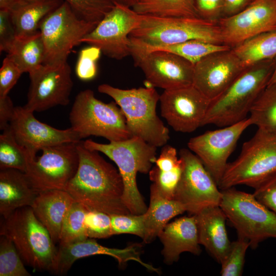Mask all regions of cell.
<instances>
[{
    "mask_svg": "<svg viewBox=\"0 0 276 276\" xmlns=\"http://www.w3.org/2000/svg\"><path fill=\"white\" fill-rule=\"evenodd\" d=\"M87 208L75 201L68 210L62 223L59 246L64 245L88 238L85 226Z\"/></svg>",
    "mask_w": 276,
    "mask_h": 276,
    "instance_id": "obj_35",
    "label": "cell"
},
{
    "mask_svg": "<svg viewBox=\"0 0 276 276\" xmlns=\"http://www.w3.org/2000/svg\"><path fill=\"white\" fill-rule=\"evenodd\" d=\"M22 74L16 64L8 57L4 59L0 69V97L8 95Z\"/></svg>",
    "mask_w": 276,
    "mask_h": 276,
    "instance_id": "obj_43",
    "label": "cell"
},
{
    "mask_svg": "<svg viewBox=\"0 0 276 276\" xmlns=\"http://www.w3.org/2000/svg\"><path fill=\"white\" fill-rule=\"evenodd\" d=\"M110 215L113 235L130 234L137 236L143 239L145 234L144 214Z\"/></svg>",
    "mask_w": 276,
    "mask_h": 276,
    "instance_id": "obj_39",
    "label": "cell"
},
{
    "mask_svg": "<svg viewBox=\"0 0 276 276\" xmlns=\"http://www.w3.org/2000/svg\"><path fill=\"white\" fill-rule=\"evenodd\" d=\"M159 102L161 116L174 130L190 133L202 126L211 101L191 85L164 90Z\"/></svg>",
    "mask_w": 276,
    "mask_h": 276,
    "instance_id": "obj_17",
    "label": "cell"
},
{
    "mask_svg": "<svg viewBox=\"0 0 276 276\" xmlns=\"http://www.w3.org/2000/svg\"><path fill=\"white\" fill-rule=\"evenodd\" d=\"M274 70L272 74V76L271 77V78L269 81L268 84H270L274 82H276V57L274 58Z\"/></svg>",
    "mask_w": 276,
    "mask_h": 276,
    "instance_id": "obj_50",
    "label": "cell"
},
{
    "mask_svg": "<svg viewBox=\"0 0 276 276\" xmlns=\"http://www.w3.org/2000/svg\"><path fill=\"white\" fill-rule=\"evenodd\" d=\"M245 69L232 49L212 53L194 64L193 85L212 101Z\"/></svg>",
    "mask_w": 276,
    "mask_h": 276,
    "instance_id": "obj_20",
    "label": "cell"
},
{
    "mask_svg": "<svg viewBox=\"0 0 276 276\" xmlns=\"http://www.w3.org/2000/svg\"><path fill=\"white\" fill-rule=\"evenodd\" d=\"M80 19L98 24L113 8L111 0H63Z\"/></svg>",
    "mask_w": 276,
    "mask_h": 276,
    "instance_id": "obj_37",
    "label": "cell"
},
{
    "mask_svg": "<svg viewBox=\"0 0 276 276\" xmlns=\"http://www.w3.org/2000/svg\"><path fill=\"white\" fill-rule=\"evenodd\" d=\"M253 193L255 198L276 214V172L259 183Z\"/></svg>",
    "mask_w": 276,
    "mask_h": 276,
    "instance_id": "obj_42",
    "label": "cell"
},
{
    "mask_svg": "<svg viewBox=\"0 0 276 276\" xmlns=\"http://www.w3.org/2000/svg\"><path fill=\"white\" fill-rule=\"evenodd\" d=\"M75 201L66 191L52 190L39 193L31 206L55 244L59 242L63 222Z\"/></svg>",
    "mask_w": 276,
    "mask_h": 276,
    "instance_id": "obj_24",
    "label": "cell"
},
{
    "mask_svg": "<svg viewBox=\"0 0 276 276\" xmlns=\"http://www.w3.org/2000/svg\"><path fill=\"white\" fill-rule=\"evenodd\" d=\"M250 247L249 242L241 237L231 242L228 254L221 264L222 276H240L245 263L246 252Z\"/></svg>",
    "mask_w": 276,
    "mask_h": 276,
    "instance_id": "obj_38",
    "label": "cell"
},
{
    "mask_svg": "<svg viewBox=\"0 0 276 276\" xmlns=\"http://www.w3.org/2000/svg\"><path fill=\"white\" fill-rule=\"evenodd\" d=\"M140 15L160 17H200L195 0H140L132 8Z\"/></svg>",
    "mask_w": 276,
    "mask_h": 276,
    "instance_id": "obj_32",
    "label": "cell"
},
{
    "mask_svg": "<svg viewBox=\"0 0 276 276\" xmlns=\"http://www.w3.org/2000/svg\"><path fill=\"white\" fill-rule=\"evenodd\" d=\"M79 165L65 191L87 209L109 215L131 214L123 201L124 185L118 170L98 151L77 144Z\"/></svg>",
    "mask_w": 276,
    "mask_h": 276,
    "instance_id": "obj_1",
    "label": "cell"
},
{
    "mask_svg": "<svg viewBox=\"0 0 276 276\" xmlns=\"http://www.w3.org/2000/svg\"><path fill=\"white\" fill-rule=\"evenodd\" d=\"M129 38L131 44L143 51L168 52L178 55L193 64L211 54L232 49L224 44H215L199 40H191L172 44L149 46L142 44L134 38Z\"/></svg>",
    "mask_w": 276,
    "mask_h": 276,
    "instance_id": "obj_30",
    "label": "cell"
},
{
    "mask_svg": "<svg viewBox=\"0 0 276 276\" xmlns=\"http://www.w3.org/2000/svg\"><path fill=\"white\" fill-rule=\"evenodd\" d=\"M44 47L40 32L27 37L16 38L7 57L22 73H30L43 64Z\"/></svg>",
    "mask_w": 276,
    "mask_h": 276,
    "instance_id": "obj_29",
    "label": "cell"
},
{
    "mask_svg": "<svg viewBox=\"0 0 276 276\" xmlns=\"http://www.w3.org/2000/svg\"><path fill=\"white\" fill-rule=\"evenodd\" d=\"M158 237L163 244L164 262L168 264L177 262L182 252L195 255L201 253L194 215L183 216L168 223Z\"/></svg>",
    "mask_w": 276,
    "mask_h": 276,
    "instance_id": "obj_23",
    "label": "cell"
},
{
    "mask_svg": "<svg viewBox=\"0 0 276 276\" xmlns=\"http://www.w3.org/2000/svg\"><path fill=\"white\" fill-rule=\"evenodd\" d=\"M69 119L70 127L81 140L95 135L110 142L132 137L125 117L117 104L114 101L102 102L89 89L80 91L76 96Z\"/></svg>",
    "mask_w": 276,
    "mask_h": 276,
    "instance_id": "obj_8",
    "label": "cell"
},
{
    "mask_svg": "<svg viewBox=\"0 0 276 276\" xmlns=\"http://www.w3.org/2000/svg\"><path fill=\"white\" fill-rule=\"evenodd\" d=\"M179 156L183 166L173 199L192 215L206 207L219 205L221 190L201 160L189 149H181Z\"/></svg>",
    "mask_w": 276,
    "mask_h": 276,
    "instance_id": "obj_12",
    "label": "cell"
},
{
    "mask_svg": "<svg viewBox=\"0 0 276 276\" xmlns=\"http://www.w3.org/2000/svg\"><path fill=\"white\" fill-rule=\"evenodd\" d=\"M251 125L248 117L233 125L207 131L189 141V149L201 160L218 186L238 140Z\"/></svg>",
    "mask_w": 276,
    "mask_h": 276,
    "instance_id": "obj_15",
    "label": "cell"
},
{
    "mask_svg": "<svg viewBox=\"0 0 276 276\" xmlns=\"http://www.w3.org/2000/svg\"><path fill=\"white\" fill-rule=\"evenodd\" d=\"M83 143L86 148L104 154L116 163L123 182L124 205L132 214H144L148 208L138 189L136 175L149 173L156 158L157 147L136 136L108 144L91 140Z\"/></svg>",
    "mask_w": 276,
    "mask_h": 276,
    "instance_id": "obj_3",
    "label": "cell"
},
{
    "mask_svg": "<svg viewBox=\"0 0 276 276\" xmlns=\"http://www.w3.org/2000/svg\"><path fill=\"white\" fill-rule=\"evenodd\" d=\"M0 235L13 242L26 264L35 269L52 272L58 249L31 206L19 208L3 218Z\"/></svg>",
    "mask_w": 276,
    "mask_h": 276,
    "instance_id": "obj_5",
    "label": "cell"
},
{
    "mask_svg": "<svg viewBox=\"0 0 276 276\" xmlns=\"http://www.w3.org/2000/svg\"><path fill=\"white\" fill-rule=\"evenodd\" d=\"M85 226L88 238H106L113 235L110 215L101 211L88 209Z\"/></svg>",
    "mask_w": 276,
    "mask_h": 276,
    "instance_id": "obj_40",
    "label": "cell"
},
{
    "mask_svg": "<svg viewBox=\"0 0 276 276\" xmlns=\"http://www.w3.org/2000/svg\"><path fill=\"white\" fill-rule=\"evenodd\" d=\"M252 125L267 130H276V82L268 84L250 110Z\"/></svg>",
    "mask_w": 276,
    "mask_h": 276,
    "instance_id": "obj_34",
    "label": "cell"
},
{
    "mask_svg": "<svg viewBox=\"0 0 276 276\" xmlns=\"http://www.w3.org/2000/svg\"><path fill=\"white\" fill-rule=\"evenodd\" d=\"M25 173L15 169L0 171V214L6 218L17 209L31 206L38 195Z\"/></svg>",
    "mask_w": 276,
    "mask_h": 276,
    "instance_id": "obj_25",
    "label": "cell"
},
{
    "mask_svg": "<svg viewBox=\"0 0 276 276\" xmlns=\"http://www.w3.org/2000/svg\"><path fill=\"white\" fill-rule=\"evenodd\" d=\"M274 67L273 59L246 68L222 94L211 101L202 126L212 124L223 127L247 118L268 85Z\"/></svg>",
    "mask_w": 276,
    "mask_h": 276,
    "instance_id": "obj_2",
    "label": "cell"
},
{
    "mask_svg": "<svg viewBox=\"0 0 276 276\" xmlns=\"http://www.w3.org/2000/svg\"><path fill=\"white\" fill-rule=\"evenodd\" d=\"M34 112L25 106H16L9 128L17 142L24 147L33 157L44 148L66 143H78L79 135L71 127L58 129L42 123Z\"/></svg>",
    "mask_w": 276,
    "mask_h": 276,
    "instance_id": "obj_19",
    "label": "cell"
},
{
    "mask_svg": "<svg viewBox=\"0 0 276 276\" xmlns=\"http://www.w3.org/2000/svg\"><path fill=\"white\" fill-rule=\"evenodd\" d=\"M253 0H224L223 15L230 16L246 8Z\"/></svg>",
    "mask_w": 276,
    "mask_h": 276,
    "instance_id": "obj_47",
    "label": "cell"
},
{
    "mask_svg": "<svg viewBox=\"0 0 276 276\" xmlns=\"http://www.w3.org/2000/svg\"><path fill=\"white\" fill-rule=\"evenodd\" d=\"M97 24L79 18L68 4L63 2L41 21L39 31L44 47L43 64L67 62L72 49Z\"/></svg>",
    "mask_w": 276,
    "mask_h": 276,
    "instance_id": "obj_10",
    "label": "cell"
},
{
    "mask_svg": "<svg viewBox=\"0 0 276 276\" xmlns=\"http://www.w3.org/2000/svg\"><path fill=\"white\" fill-rule=\"evenodd\" d=\"M101 50L90 46L81 51L75 67L77 76L81 80L88 81L95 77L97 73V61Z\"/></svg>",
    "mask_w": 276,
    "mask_h": 276,
    "instance_id": "obj_41",
    "label": "cell"
},
{
    "mask_svg": "<svg viewBox=\"0 0 276 276\" xmlns=\"http://www.w3.org/2000/svg\"><path fill=\"white\" fill-rule=\"evenodd\" d=\"M276 172V130L258 128L244 143L238 157L228 163L218 185L220 190L238 185L254 189Z\"/></svg>",
    "mask_w": 276,
    "mask_h": 276,
    "instance_id": "obj_7",
    "label": "cell"
},
{
    "mask_svg": "<svg viewBox=\"0 0 276 276\" xmlns=\"http://www.w3.org/2000/svg\"><path fill=\"white\" fill-rule=\"evenodd\" d=\"M140 14L131 8L114 3L96 27L81 40L99 48L105 56L122 60L130 52L129 35L137 26Z\"/></svg>",
    "mask_w": 276,
    "mask_h": 276,
    "instance_id": "obj_14",
    "label": "cell"
},
{
    "mask_svg": "<svg viewBox=\"0 0 276 276\" xmlns=\"http://www.w3.org/2000/svg\"><path fill=\"white\" fill-rule=\"evenodd\" d=\"M19 0H0V9L10 10Z\"/></svg>",
    "mask_w": 276,
    "mask_h": 276,
    "instance_id": "obj_48",
    "label": "cell"
},
{
    "mask_svg": "<svg viewBox=\"0 0 276 276\" xmlns=\"http://www.w3.org/2000/svg\"><path fill=\"white\" fill-rule=\"evenodd\" d=\"M220 207L236 229L238 237L251 248L268 238H276V214L254 196L232 187L221 190Z\"/></svg>",
    "mask_w": 276,
    "mask_h": 276,
    "instance_id": "obj_9",
    "label": "cell"
},
{
    "mask_svg": "<svg viewBox=\"0 0 276 276\" xmlns=\"http://www.w3.org/2000/svg\"><path fill=\"white\" fill-rule=\"evenodd\" d=\"M35 157L19 145L9 126L0 135V169H15L25 173L29 163Z\"/></svg>",
    "mask_w": 276,
    "mask_h": 276,
    "instance_id": "obj_33",
    "label": "cell"
},
{
    "mask_svg": "<svg viewBox=\"0 0 276 276\" xmlns=\"http://www.w3.org/2000/svg\"><path fill=\"white\" fill-rule=\"evenodd\" d=\"M37 1V0H19V2L18 3H19V2H31V1Z\"/></svg>",
    "mask_w": 276,
    "mask_h": 276,
    "instance_id": "obj_51",
    "label": "cell"
},
{
    "mask_svg": "<svg viewBox=\"0 0 276 276\" xmlns=\"http://www.w3.org/2000/svg\"><path fill=\"white\" fill-rule=\"evenodd\" d=\"M15 106L8 96L0 97V129L4 131L9 127L13 116Z\"/></svg>",
    "mask_w": 276,
    "mask_h": 276,
    "instance_id": "obj_46",
    "label": "cell"
},
{
    "mask_svg": "<svg viewBox=\"0 0 276 276\" xmlns=\"http://www.w3.org/2000/svg\"><path fill=\"white\" fill-rule=\"evenodd\" d=\"M29 74L30 84L25 108L34 112L69 104L73 82L67 62L43 64Z\"/></svg>",
    "mask_w": 276,
    "mask_h": 276,
    "instance_id": "obj_16",
    "label": "cell"
},
{
    "mask_svg": "<svg viewBox=\"0 0 276 276\" xmlns=\"http://www.w3.org/2000/svg\"><path fill=\"white\" fill-rule=\"evenodd\" d=\"M155 166L149 172L152 184L165 197L173 199L183 170V161L174 147L163 146Z\"/></svg>",
    "mask_w": 276,
    "mask_h": 276,
    "instance_id": "obj_27",
    "label": "cell"
},
{
    "mask_svg": "<svg viewBox=\"0 0 276 276\" xmlns=\"http://www.w3.org/2000/svg\"><path fill=\"white\" fill-rule=\"evenodd\" d=\"M195 6L200 17L218 21L223 15L224 0H195Z\"/></svg>",
    "mask_w": 276,
    "mask_h": 276,
    "instance_id": "obj_45",
    "label": "cell"
},
{
    "mask_svg": "<svg viewBox=\"0 0 276 276\" xmlns=\"http://www.w3.org/2000/svg\"><path fill=\"white\" fill-rule=\"evenodd\" d=\"M63 2V0H37L17 3L10 10L16 38L31 36L39 32L42 19Z\"/></svg>",
    "mask_w": 276,
    "mask_h": 276,
    "instance_id": "obj_28",
    "label": "cell"
},
{
    "mask_svg": "<svg viewBox=\"0 0 276 276\" xmlns=\"http://www.w3.org/2000/svg\"><path fill=\"white\" fill-rule=\"evenodd\" d=\"M142 246L133 244L125 248H109L99 244L94 239L85 240L59 246L52 273L63 275L78 259L96 255L110 256L116 259L120 266L130 260L135 261L149 271L159 273L160 270L141 259Z\"/></svg>",
    "mask_w": 276,
    "mask_h": 276,
    "instance_id": "obj_21",
    "label": "cell"
},
{
    "mask_svg": "<svg viewBox=\"0 0 276 276\" xmlns=\"http://www.w3.org/2000/svg\"><path fill=\"white\" fill-rule=\"evenodd\" d=\"M223 43L231 48L276 30V0H253L243 10L218 20Z\"/></svg>",
    "mask_w": 276,
    "mask_h": 276,
    "instance_id": "obj_18",
    "label": "cell"
},
{
    "mask_svg": "<svg viewBox=\"0 0 276 276\" xmlns=\"http://www.w3.org/2000/svg\"><path fill=\"white\" fill-rule=\"evenodd\" d=\"M98 90L111 97L121 109L132 137H138L156 147L167 144L169 130L157 115L160 95L155 87L123 89L102 84Z\"/></svg>",
    "mask_w": 276,
    "mask_h": 276,
    "instance_id": "obj_4",
    "label": "cell"
},
{
    "mask_svg": "<svg viewBox=\"0 0 276 276\" xmlns=\"http://www.w3.org/2000/svg\"><path fill=\"white\" fill-rule=\"evenodd\" d=\"M114 4L117 3L132 8L140 0H111Z\"/></svg>",
    "mask_w": 276,
    "mask_h": 276,
    "instance_id": "obj_49",
    "label": "cell"
},
{
    "mask_svg": "<svg viewBox=\"0 0 276 276\" xmlns=\"http://www.w3.org/2000/svg\"><path fill=\"white\" fill-rule=\"evenodd\" d=\"M13 242L8 237H0V276H30Z\"/></svg>",
    "mask_w": 276,
    "mask_h": 276,
    "instance_id": "obj_36",
    "label": "cell"
},
{
    "mask_svg": "<svg viewBox=\"0 0 276 276\" xmlns=\"http://www.w3.org/2000/svg\"><path fill=\"white\" fill-rule=\"evenodd\" d=\"M130 52L145 75L147 87L171 90L193 85L194 64L183 58L162 51L146 52L130 42Z\"/></svg>",
    "mask_w": 276,
    "mask_h": 276,
    "instance_id": "obj_13",
    "label": "cell"
},
{
    "mask_svg": "<svg viewBox=\"0 0 276 276\" xmlns=\"http://www.w3.org/2000/svg\"><path fill=\"white\" fill-rule=\"evenodd\" d=\"M16 38L9 10L0 9V51L7 53Z\"/></svg>",
    "mask_w": 276,
    "mask_h": 276,
    "instance_id": "obj_44",
    "label": "cell"
},
{
    "mask_svg": "<svg viewBox=\"0 0 276 276\" xmlns=\"http://www.w3.org/2000/svg\"><path fill=\"white\" fill-rule=\"evenodd\" d=\"M78 143H66L44 148L25 172L33 188L38 193L65 189L76 173L79 165Z\"/></svg>",
    "mask_w": 276,
    "mask_h": 276,
    "instance_id": "obj_11",
    "label": "cell"
},
{
    "mask_svg": "<svg viewBox=\"0 0 276 276\" xmlns=\"http://www.w3.org/2000/svg\"><path fill=\"white\" fill-rule=\"evenodd\" d=\"M242 65L249 67L276 57V30L250 38L232 48Z\"/></svg>",
    "mask_w": 276,
    "mask_h": 276,
    "instance_id": "obj_31",
    "label": "cell"
},
{
    "mask_svg": "<svg viewBox=\"0 0 276 276\" xmlns=\"http://www.w3.org/2000/svg\"><path fill=\"white\" fill-rule=\"evenodd\" d=\"M129 37L149 46L179 43L191 40L223 44L218 21L201 17L140 15L139 24Z\"/></svg>",
    "mask_w": 276,
    "mask_h": 276,
    "instance_id": "obj_6",
    "label": "cell"
},
{
    "mask_svg": "<svg viewBox=\"0 0 276 276\" xmlns=\"http://www.w3.org/2000/svg\"><path fill=\"white\" fill-rule=\"evenodd\" d=\"M186 211L181 203L165 197L152 184L149 205L144 214L145 227L144 242L149 243L153 241L170 219Z\"/></svg>",
    "mask_w": 276,
    "mask_h": 276,
    "instance_id": "obj_26",
    "label": "cell"
},
{
    "mask_svg": "<svg viewBox=\"0 0 276 276\" xmlns=\"http://www.w3.org/2000/svg\"><path fill=\"white\" fill-rule=\"evenodd\" d=\"M194 215L199 244L221 264L228 254L232 242L227 234L225 215L218 205L203 208Z\"/></svg>",
    "mask_w": 276,
    "mask_h": 276,
    "instance_id": "obj_22",
    "label": "cell"
}]
</instances>
